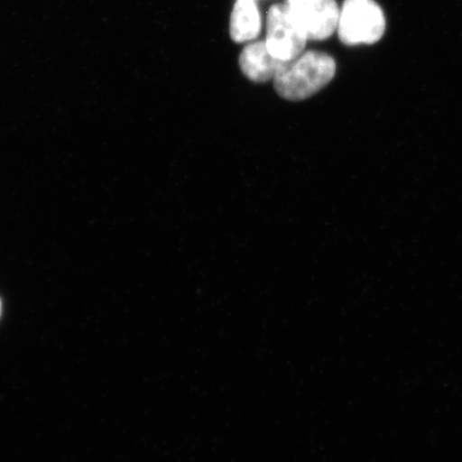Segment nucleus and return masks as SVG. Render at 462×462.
I'll return each mask as SVG.
<instances>
[{
  "label": "nucleus",
  "mask_w": 462,
  "mask_h": 462,
  "mask_svg": "<svg viewBox=\"0 0 462 462\" xmlns=\"http://www.w3.org/2000/svg\"><path fill=\"white\" fill-rule=\"evenodd\" d=\"M335 73L337 62L332 56L319 51H304L277 75L274 89L282 99L303 101L331 83Z\"/></svg>",
  "instance_id": "obj_1"
},
{
  "label": "nucleus",
  "mask_w": 462,
  "mask_h": 462,
  "mask_svg": "<svg viewBox=\"0 0 462 462\" xmlns=\"http://www.w3.org/2000/svg\"><path fill=\"white\" fill-rule=\"evenodd\" d=\"M385 16L374 0H345L337 32L345 45L374 44L383 37Z\"/></svg>",
  "instance_id": "obj_2"
},
{
  "label": "nucleus",
  "mask_w": 462,
  "mask_h": 462,
  "mask_svg": "<svg viewBox=\"0 0 462 462\" xmlns=\"http://www.w3.org/2000/svg\"><path fill=\"white\" fill-rule=\"evenodd\" d=\"M308 42L286 4H277L270 8L265 44L271 53L282 61L291 62L304 53Z\"/></svg>",
  "instance_id": "obj_3"
},
{
  "label": "nucleus",
  "mask_w": 462,
  "mask_h": 462,
  "mask_svg": "<svg viewBox=\"0 0 462 462\" xmlns=\"http://www.w3.org/2000/svg\"><path fill=\"white\" fill-rule=\"evenodd\" d=\"M285 4L309 40L321 42L337 31V0H286Z\"/></svg>",
  "instance_id": "obj_4"
},
{
  "label": "nucleus",
  "mask_w": 462,
  "mask_h": 462,
  "mask_svg": "<svg viewBox=\"0 0 462 462\" xmlns=\"http://www.w3.org/2000/svg\"><path fill=\"white\" fill-rule=\"evenodd\" d=\"M242 73L254 83H267L274 79L288 62L276 58L265 42L247 44L239 57Z\"/></svg>",
  "instance_id": "obj_5"
},
{
  "label": "nucleus",
  "mask_w": 462,
  "mask_h": 462,
  "mask_svg": "<svg viewBox=\"0 0 462 462\" xmlns=\"http://www.w3.org/2000/svg\"><path fill=\"white\" fill-rule=\"evenodd\" d=\"M262 31V17L255 0H236L230 16V38L236 43L251 42Z\"/></svg>",
  "instance_id": "obj_6"
}]
</instances>
